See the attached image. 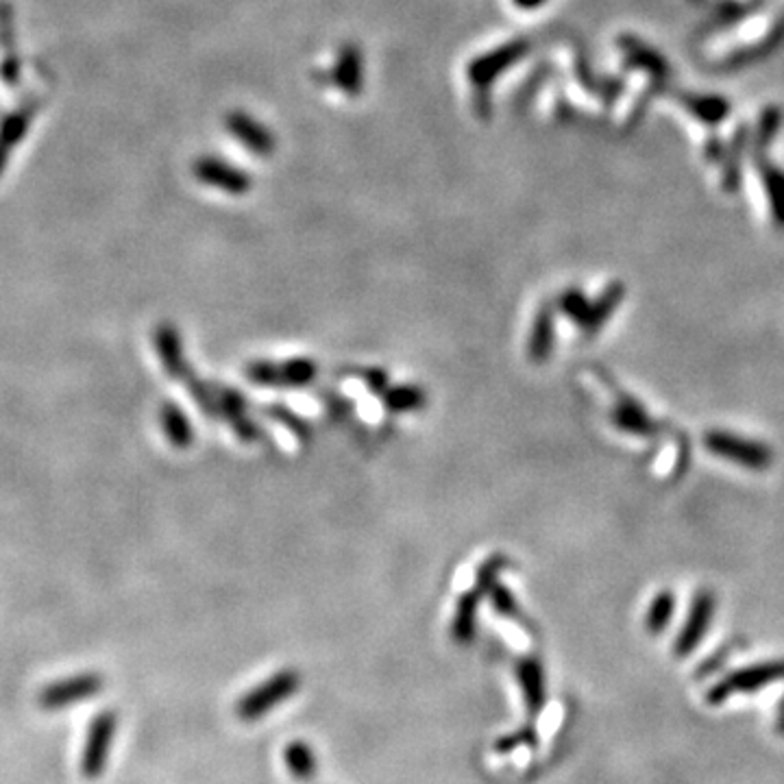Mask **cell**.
Listing matches in <instances>:
<instances>
[{"instance_id":"1","label":"cell","mask_w":784,"mask_h":784,"mask_svg":"<svg viewBox=\"0 0 784 784\" xmlns=\"http://www.w3.org/2000/svg\"><path fill=\"white\" fill-rule=\"evenodd\" d=\"M299 689L301 673L294 669H281L240 697L236 715L244 724H253V721L264 719L277 706L286 704L294 693H299Z\"/></svg>"},{"instance_id":"2","label":"cell","mask_w":784,"mask_h":784,"mask_svg":"<svg viewBox=\"0 0 784 784\" xmlns=\"http://www.w3.org/2000/svg\"><path fill=\"white\" fill-rule=\"evenodd\" d=\"M704 447L713 453L715 458L739 464L750 471H765L774 464V451L761 440L743 438L739 434L710 430L704 434Z\"/></svg>"},{"instance_id":"3","label":"cell","mask_w":784,"mask_h":784,"mask_svg":"<svg viewBox=\"0 0 784 784\" xmlns=\"http://www.w3.org/2000/svg\"><path fill=\"white\" fill-rule=\"evenodd\" d=\"M116 730H118V715L112 708L101 710V713L90 721L88 734H85L83 752H81V776L85 780H98L107 771L109 756H112V747L116 739Z\"/></svg>"},{"instance_id":"4","label":"cell","mask_w":784,"mask_h":784,"mask_svg":"<svg viewBox=\"0 0 784 784\" xmlns=\"http://www.w3.org/2000/svg\"><path fill=\"white\" fill-rule=\"evenodd\" d=\"M784 680V660H771V663H761L752 667H743L739 671L730 673L721 682H717L713 689L708 691L706 700L708 704H724L732 695L739 693H756L763 686Z\"/></svg>"},{"instance_id":"5","label":"cell","mask_w":784,"mask_h":784,"mask_svg":"<svg viewBox=\"0 0 784 784\" xmlns=\"http://www.w3.org/2000/svg\"><path fill=\"white\" fill-rule=\"evenodd\" d=\"M528 53H530L528 40H512L508 44H501L495 48V51L475 57L467 66V77L477 90L488 92L490 85H493L514 64H519Z\"/></svg>"},{"instance_id":"6","label":"cell","mask_w":784,"mask_h":784,"mask_svg":"<svg viewBox=\"0 0 784 784\" xmlns=\"http://www.w3.org/2000/svg\"><path fill=\"white\" fill-rule=\"evenodd\" d=\"M105 680L101 673H77V676H70L64 680H57L46 684L40 691L38 704L44 710H61L68 706H77L81 702H88L92 697L103 691Z\"/></svg>"},{"instance_id":"7","label":"cell","mask_w":784,"mask_h":784,"mask_svg":"<svg viewBox=\"0 0 784 784\" xmlns=\"http://www.w3.org/2000/svg\"><path fill=\"white\" fill-rule=\"evenodd\" d=\"M717 608V599L710 591H697L693 595V602L689 608V615L682 630L676 636V645H673V654L678 658L691 656L700 643L704 641V636L710 630V623H713Z\"/></svg>"},{"instance_id":"8","label":"cell","mask_w":784,"mask_h":784,"mask_svg":"<svg viewBox=\"0 0 784 784\" xmlns=\"http://www.w3.org/2000/svg\"><path fill=\"white\" fill-rule=\"evenodd\" d=\"M318 366L312 360H288L281 364L271 362H255L247 369V375L257 386H284V388H301L314 382Z\"/></svg>"},{"instance_id":"9","label":"cell","mask_w":784,"mask_h":784,"mask_svg":"<svg viewBox=\"0 0 784 784\" xmlns=\"http://www.w3.org/2000/svg\"><path fill=\"white\" fill-rule=\"evenodd\" d=\"M194 177L210 188H216L231 196L247 194L253 186V179L238 166L225 162L216 155H203L194 162Z\"/></svg>"},{"instance_id":"10","label":"cell","mask_w":784,"mask_h":784,"mask_svg":"<svg viewBox=\"0 0 784 784\" xmlns=\"http://www.w3.org/2000/svg\"><path fill=\"white\" fill-rule=\"evenodd\" d=\"M225 127L231 136H234L244 146V149H249L255 155L268 157L275 151L277 142H275L273 131L268 129L266 125H262V122L253 118L251 114L231 112L225 120Z\"/></svg>"},{"instance_id":"11","label":"cell","mask_w":784,"mask_h":784,"mask_svg":"<svg viewBox=\"0 0 784 784\" xmlns=\"http://www.w3.org/2000/svg\"><path fill=\"white\" fill-rule=\"evenodd\" d=\"M329 83L347 96H358L364 88V55L355 44L340 46L332 70H329Z\"/></svg>"},{"instance_id":"12","label":"cell","mask_w":784,"mask_h":784,"mask_svg":"<svg viewBox=\"0 0 784 784\" xmlns=\"http://www.w3.org/2000/svg\"><path fill=\"white\" fill-rule=\"evenodd\" d=\"M514 673H517V682L521 686L523 702L525 708H528V713L532 717L541 715L547 704V682H545L543 663L534 656L521 658L517 667H514Z\"/></svg>"},{"instance_id":"13","label":"cell","mask_w":784,"mask_h":784,"mask_svg":"<svg viewBox=\"0 0 784 784\" xmlns=\"http://www.w3.org/2000/svg\"><path fill=\"white\" fill-rule=\"evenodd\" d=\"M155 351L159 355V360H162L164 371L173 377V379H186L190 375L188 369V362H186V355H183V345H181V336L177 332V327L162 323L155 327Z\"/></svg>"},{"instance_id":"14","label":"cell","mask_w":784,"mask_h":784,"mask_svg":"<svg viewBox=\"0 0 784 784\" xmlns=\"http://www.w3.org/2000/svg\"><path fill=\"white\" fill-rule=\"evenodd\" d=\"M610 421L619 432L636 436V438H647L656 432L654 419L647 414V410L641 406V403L634 401V399L617 401V406L612 408Z\"/></svg>"},{"instance_id":"15","label":"cell","mask_w":784,"mask_h":784,"mask_svg":"<svg viewBox=\"0 0 784 784\" xmlns=\"http://www.w3.org/2000/svg\"><path fill=\"white\" fill-rule=\"evenodd\" d=\"M623 297H626V288H623V284H619V281H615V284H610L595 301H591V305H588V314L580 327L582 334L586 338L597 336L599 329H602L610 321L612 314L617 312Z\"/></svg>"},{"instance_id":"16","label":"cell","mask_w":784,"mask_h":784,"mask_svg":"<svg viewBox=\"0 0 784 784\" xmlns=\"http://www.w3.org/2000/svg\"><path fill=\"white\" fill-rule=\"evenodd\" d=\"M482 595L484 593L475 586L473 591H467L458 599L456 615H453V621H451V636H453V641L460 643V645H467L473 641L475 623H477V608H480Z\"/></svg>"},{"instance_id":"17","label":"cell","mask_w":784,"mask_h":784,"mask_svg":"<svg viewBox=\"0 0 784 784\" xmlns=\"http://www.w3.org/2000/svg\"><path fill=\"white\" fill-rule=\"evenodd\" d=\"M556 314L551 308H543L538 310L536 314V321L532 325V334H530V342H528V353H530V360L534 362H545L551 351H554L556 345Z\"/></svg>"},{"instance_id":"18","label":"cell","mask_w":784,"mask_h":784,"mask_svg":"<svg viewBox=\"0 0 784 784\" xmlns=\"http://www.w3.org/2000/svg\"><path fill=\"white\" fill-rule=\"evenodd\" d=\"M159 419H162V430L170 445L177 449H186L192 445L194 427L190 425L186 412H183L177 403L164 401L162 410H159Z\"/></svg>"},{"instance_id":"19","label":"cell","mask_w":784,"mask_h":784,"mask_svg":"<svg viewBox=\"0 0 784 784\" xmlns=\"http://www.w3.org/2000/svg\"><path fill=\"white\" fill-rule=\"evenodd\" d=\"M284 763L290 776L299 782H310L318 774V758L308 741H290L284 750Z\"/></svg>"},{"instance_id":"20","label":"cell","mask_w":784,"mask_h":784,"mask_svg":"<svg viewBox=\"0 0 784 784\" xmlns=\"http://www.w3.org/2000/svg\"><path fill=\"white\" fill-rule=\"evenodd\" d=\"M673 615H676V595H673V591H669V588H665V591H660L652 599V604L647 608V615H645L647 632L652 636L663 634L669 628Z\"/></svg>"},{"instance_id":"21","label":"cell","mask_w":784,"mask_h":784,"mask_svg":"<svg viewBox=\"0 0 784 784\" xmlns=\"http://www.w3.org/2000/svg\"><path fill=\"white\" fill-rule=\"evenodd\" d=\"M384 406L390 412H414L425 406V392L416 386H397L386 388Z\"/></svg>"},{"instance_id":"22","label":"cell","mask_w":784,"mask_h":784,"mask_svg":"<svg viewBox=\"0 0 784 784\" xmlns=\"http://www.w3.org/2000/svg\"><path fill=\"white\" fill-rule=\"evenodd\" d=\"M588 305H591V301H588L586 294L582 290H575V288L565 290L558 299L560 312L578 327H582V323H584V318L588 314Z\"/></svg>"},{"instance_id":"23","label":"cell","mask_w":784,"mask_h":784,"mask_svg":"<svg viewBox=\"0 0 784 784\" xmlns=\"http://www.w3.org/2000/svg\"><path fill=\"white\" fill-rule=\"evenodd\" d=\"M767 186H769L771 212H774V218L778 220V225H784V175L780 173V170H769Z\"/></svg>"},{"instance_id":"24","label":"cell","mask_w":784,"mask_h":784,"mask_svg":"<svg viewBox=\"0 0 784 784\" xmlns=\"http://www.w3.org/2000/svg\"><path fill=\"white\" fill-rule=\"evenodd\" d=\"M27 127H29V114L20 112V114L9 116L5 120L3 129H0V144H5L7 149H11V146L22 140L24 133H27Z\"/></svg>"},{"instance_id":"25","label":"cell","mask_w":784,"mask_h":784,"mask_svg":"<svg viewBox=\"0 0 784 784\" xmlns=\"http://www.w3.org/2000/svg\"><path fill=\"white\" fill-rule=\"evenodd\" d=\"M534 743H536V732L532 726H528V728H521L512 734H506V737H501L495 743V750H497V754H510L514 750H519L521 745L525 747V745H534Z\"/></svg>"},{"instance_id":"26","label":"cell","mask_w":784,"mask_h":784,"mask_svg":"<svg viewBox=\"0 0 784 784\" xmlns=\"http://www.w3.org/2000/svg\"><path fill=\"white\" fill-rule=\"evenodd\" d=\"M493 604H495V608H497L499 615H504V617H508V619L517 617L519 608H517V602H514V597L510 595L508 588L495 586V593H493Z\"/></svg>"},{"instance_id":"27","label":"cell","mask_w":784,"mask_h":784,"mask_svg":"<svg viewBox=\"0 0 784 784\" xmlns=\"http://www.w3.org/2000/svg\"><path fill=\"white\" fill-rule=\"evenodd\" d=\"M514 5H517L519 9H538V7H543L547 0H512Z\"/></svg>"}]
</instances>
